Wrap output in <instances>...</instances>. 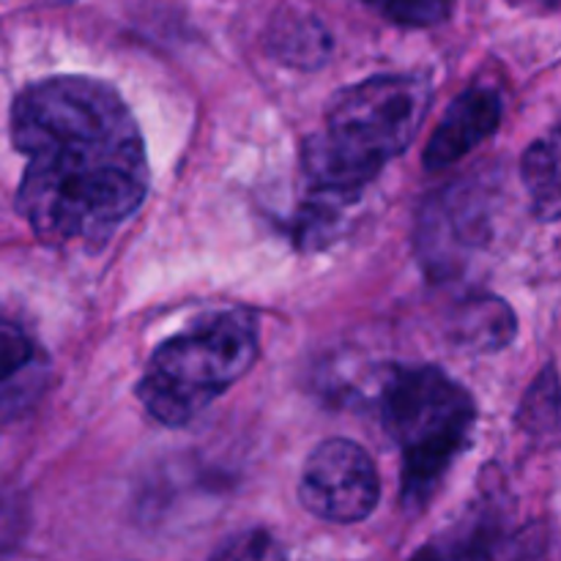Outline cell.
Wrapping results in <instances>:
<instances>
[{"label": "cell", "instance_id": "cell-4", "mask_svg": "<svg viewBox=\"0 0 561 561\" xmlns=\"http://www.w3.org/2000/svg\"><path fill=\"white\" fill-rule=\"evenodd\" d=\"M257 354L261 340L250 310L214 312L153 351L137 381V400L159 425L181 427L241 381Z\"/></svg>", "mask_w": 561, "mask_h": 561}, {"label": "cell", "instance_id": "cell-13", "mask_svg": "<svg viewBox=\"0 0 561 561\" xmlns=\"http://www.w3.org/2000/svg\"><path fill=\"white\" fill-rule=\"evenodd\" d=\"M518 422L529 433H551L561 422V383L553 367H546L531 383L520 403Z\"/></svg>", "mask_w": 561, "mask_h": 561}, {"label": "cell", "instance_id": "cell-9", "mask_svg": "<svg viewBox=\"0 0 561 561\" xmlns=\"http://www.w3.org/2000/svg\"><path fill=\"white\" fill-rule=\"evenodd\" d=\"M0 345H3V414L5 420H11L16 411L25 409L27 400L36 398L44 381V359L42 351L14 323H3Z\"/></svg>", "mask_w": 561, "mask_h": 561}, {"label": "cell", "instance_id": "cell-11", "mask_svg": "<svg viewBox=\"0 0 561 561\" xmlns=\"http://www.w3.org/2000/svg\"><path fill=\"white\" fill-rule=\"evenodd\" d=\"M515 323L513 310L507 301L493 299V296H480V299L463 305L455 321V334L463 345L474 351H499L510 345L515 337Z\"/></svg>", "mask_w": 561, "mask_h": 561}, {"label": "cell", "instance_id": "cell-5", "mask_svg": "<svg viewBox=\"0 0 561 561\" xmlns=\"http://www.w3.org/2000/svg\"><path fill=\"white\" fill-rule=\"evenodd\" d=\"M381 499L378 469L365 447L348 438H327L305 460L299 502L329 524H359Z\"/></svg>", "mask_w": 561, "mask_h": 561}, {"label": "cell", "instance_id": "cell-12", "mask_svg": "<svg viewBox=\"0 0 561 561\" xmlns=\"http://www.w3.org/2000/svg\"><path fill=\"white\" fill-rule=\"evenodd\" d=\"M411 561H493V542L485 524L458 526L427 542Z\"/></svg>", "mask_w": 561, "mask_h": 561}, {"label": "cell", "instance_id": "cell-2", "mask_svg": "<svg viewBox=\"0 0 561 561\" xmlns=\"http://www.w3.org/2000/svg\"><path fill=\"white\" fill-rule=\"evenodd\" d=\"M427 107L431 82L420 75H376L334 93L301 153L310 195L356 201L414 142Z\"/></svg>", "mask_w": 561, "mask_h": 561}, {"label": "cell", "instance_id": "cell-14", "mask_svg": "<svg viewBox=\"0 0 561 561\" xmlns=\"http://www.w3.org/2000/svg\"><path fill=\"white\" fill-rule=\"evenodd\" d=\"M208 561H285V553L266 529H247L225 540Z\"/></svg>", "mask_w": 561, "mask_h": 561}, {"label": "cell", "instance_id": "cell-15", "mask_svg": "<svg viewBox=\"0 0 561 561\" xmlns=\"http://www.w3.org/2000/svg\"><path fill=\"white\" fill-rule=\"evenodd\" d=\"M387 20L398 22V25H411V27H427L438 25L444 16L449 14V5L444 3H389L378 5Z\"/></svg>", "mask_w": 561, "mask_h": 561}, {"label": "cell", "instance_id": "cell-8", "mask_svg": "<svg viewBox=\"0 0 561 561\" xmlns=\"http://www.w3.org/2000/svg\"><path fill=\"white\" fill-rule=\"evenodd\" d=\"M266 47L279 64L294 69H321L332 53V33L310 11L279 9L268 22Z\"/></svg>", "mask_w": 561, "mask_h": 561}, {"label": "cell", "instance_id": "cell-1", "mask_svg": "<svg viewBox=\"0 0 561 561\" xmlns=\"http://www.w3.org/2000/svg\"><path fill=\"white\" fill-rule=\"evenodd\" d=\"M11 137L25 157L16 211L42 244L102 250L146 201V140L110 82H31L11 104Z\"/></svg>", "mask_w": 561, "mask_h": 561}, {"label": "cell", "instance_id": "cell-3", "mask_svg": "<svg viewBox=\"0 0 561 561\" xmlns=\"http://www.w3.org/2000/svg\"><path fill=\"white\" fill-rule=\"evenodd\" d=\"M378 409L403 460L400 502L405 510H422L469 447L477 422L474 398L438 367H394L381 383Z\"/></svg>", "mask_w": 561, "mask_h": 561}, {"label": "cell", "instance_id": "cell-10", "mask_svg": "<svg viewBox=\"0 0 561 561\" xmlns=\"http://www.w3.org/2000/svg\"><path fill=\"white\" fill-rule=\"evenodd\" d=\"M520 175L537 214L561 219V118L526 148Z\"/></svg>", "mask_w": 561, "mask_h": 561}, {"label": "cell", "instance_id": "cell-6", "mask_svg": "<svg viewBox=\"0 0 561 561\" xmlns=\"http://www.w3.org/2000/svg\"><path fill=\"white\" fill-rule=\"evenodd\" d=\"M504 102L496 88L471 85L449 102L442 124L427 140L422 162L427 170H444L480 146L502 124Z\"/></svg>", "mask_w": 561, "mask_h": 561}, {"label": "cell", "instance_id": "cell-7", "mask_svg": "<svg viewBox=\"0 0 561 561\" xmlns=\"http://www.w3.org/2000/svg\"><path fill=\"white\" fill-rule=\"evenodd\" d=\"M482 211L477 197L466 195L460 186L442 192L433 201L431 211L422 214V252L427 261H447L463 247H477L482 241Z\"/></svg>", "mask_w": 561, "mask_h": 561}]
</instances>
